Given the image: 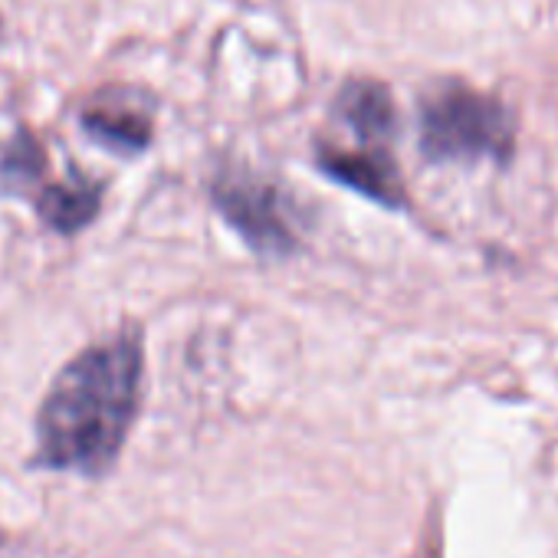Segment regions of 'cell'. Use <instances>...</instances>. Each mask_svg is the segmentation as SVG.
Instances as JSON below:
<instances>
[{
	"label": "cell",
	"mask_w": 558,
	"mask_h": 558,
	"mask_svg": "<svg viewBox=\"0 0 558 558\" xmlns=\"http://www.w3.org/2000/svg\"><path fill=\"white\" fill-rule=\"evenodd\" d=\"M145 349L122 329L80 352L50 385L37 414V463L106 473L119 457L142 395Z\"/></svg>",
	"instance_id": "6da1fadb"
},
{
	"label": "cell",
	"mask_w": 558,
	"mask_h": 558,
	"mask_svg": "<svg viewBox=\"0 0 558 558\" xmlns=\"http://www.w3.org/2000/svg\"><path fill=\"white\" fill-rule=\"evenodd\" d=\"M515 122L502 102L470 86H437L421 102V151L430 161H506Z\"/></svg>",
	"instance_id": "7a4b0ae2"
},
{
	"label": "cell",
	"mask_w": 558,
	"mask_h": 558,
	"mask_svg": "<svg viewBox=\"0 0 558 558\" xmlns=\"http://www.w3.org/2000/svg\"><path fill=\"white\" fill-rule=\"evenodd\" d=\"M214 207L263 256H290L300 246L293 204L272 181L253 171H223L210 187Z\"/></svg>",
	"instance_id": "3957f363"
},
{
	"label": "cell",
	"mask_w": 558,
	"mask_h": 558,
	"mask_svg": "<svg viewBox=\"0 0 558 558\" xmlns=\"http://www.w3.org/2000/svg\"><path fill=\"white\" fill-rule=\"evenodd\" d=\"M319 168L332 181H339V184H345V187H352V191H359V194H365L385 207H404V181H401V171H398L388 148L365 145V148L345 151V148L323 145L319 148Z\"/></svg>",
	"instance_id": "277c9868"
},
{
	"label": "cell",
	"mask_w": 558,
	"mask_h": 558,
	"mask_svg": "<svg viewBox=\"0 0 558 558\" xmlns=\"http://www.w3.org/2000/svg\"><path fill=\"white\" fill-rule=\"evenodd\" d=\"M336 116L349 125V132L365 142L385 148L395 135V102L391 93L375 80H352L336 96Z\"/></svg>",
	"instance_id": "5b68a950"
},
{
	"label": "cell",
	"mask_w": 558,
	"mask_h": 558,
	"mask_svg": "<svg viewBox=\"0 0 558 558\" xmlns=\"http://www.w3.org/2000/svg\"><path fill=\"white\" fill-rule=\"evenodd\" d=\"M83 125L96 142H102L106 148H112L125 158L145 151L151 142V116L145 109H135V106L116 102V99L89 106L83 112Z\"/></svg>",
	"instance_id": "8992f818"
},
{
	"label": "cell",
	"mask_w": 558,
	"mask_h": 558,
	"mask_svg": "<svg viewBox=\"0 0 558 558\" xmlns=\"http://www.w3.org/2000/svg\"><path fill=\"white\" fill-rule=\"evenodd\" d=\"M99 207H102V187L96 181H89V178H80V174L37 191L40 217L60 233L83 230L86 223H93Z\"/></svg>",
	"instance_id": "52a82bcc"
},
{
	"label": "cell",
	"mask_w": 558,
	"mask_h": 558,
	"mask_svg": "<svg viewBox=\"0 0 558 558\" xmlns=\"http://www.w3.org/2000/svg\"><path fill=\"white\" fill-rule=\"evenodd\" d=\"M44 151L40 145L24 132L4 155V165H0V174H4L8 184H37L44 178Z\"/></svg>",
	"instance_id": "ba28073f"
}]
</instances>
